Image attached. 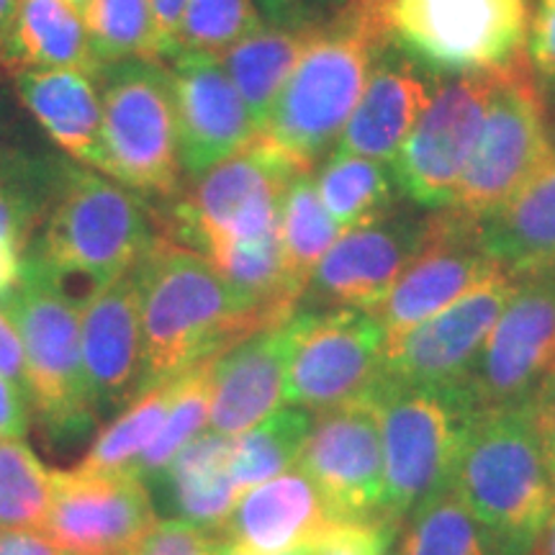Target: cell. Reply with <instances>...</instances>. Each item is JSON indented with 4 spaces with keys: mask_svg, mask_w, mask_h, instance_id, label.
<instances>
[{
    "mask_svg": "<svg viewBox=\"0 0 555 555\" xmlns=\"http://www.w3.org/2000/svg\"><path fill=\"white\" fill-rule=\"evenodd\" d=\"M134 273L142 317V388L176 378L255 332L283 324L242 296L204 255L165 234L152 240Z\"/></svg>",
    "mask_w": 555,
    "mask_h": 555,
    "instance_id": "obj_1",
    "label": "cell"
},
{
    "mask_svg": "<svg viewBox=\"0 0 555 555\" xmlns=\"http://www.w3.org/2000/svg\"><path fill=\"white\" fill-rule=\"evenodd\" d=\"M391 44L388 0H345L327 26L311 37L255 139L296 170L314 172L343 134L376 60Z\"/></svg>",
    "mask_w": 555,
    "mask_h": 555,
    "instance_id": "obj_2",
    "label": "cell"
},
{
    "mask_svg": "<svg viewBox=\"0 0 555 555\" xmlns=\"http://www.w3.org/2000/svg\"><path fill=\"white\" fill-rule=\"evenodd\" d=\"M155 237L150 208L134 191L69 163L29 255L44 262L82 309L99 291L127 275Z\"/></svg>",
    "mask_w": 555,
    "mask_h": 555,
    "instance_id": "obj_3",
    "label": "cell"
},
{
    "mask_svg": "<svg viewBox=\"0 0 555 555\" xmlns=\"http://www.w3.org/2000/svg\"><path fill=\"white\" fill-rule=\"evenodd\" d=\"M450 489L509 555H527L555 509L532 406L474 414Z\"/></svg>",
    "mask_w": 555,
    "mask_h": 555,
    "instance_id": "obj_4",
    "label": "cell"
},
{
    "mask_svg": "<svg viewBox=\"0 0 555 555\" xmlns=\"http://www.w3.org/2000/svg\"><path fill=\"white\" fill-rule=\"evenodd\" d=\"M367 399L380 425L386 517L401 525L450 489L474 409L457 386L376 384Z\"/></svg>",
    "mask_w": 555,
    "mask_h": 555,
    "instance_id": "obj_5",
    "label": "cell"
},
{
    "mask_svg": "<svg viewBox=\"0 0 555 555\" xmlns=\"http://www.w3.org/2000/svg\"><path fill=\"white\" fill-rule=\"evenodd\" d=\"M0 309L24 343L31 380V409L52 435H69L93 422L80 352V307L44 262L26 253L16 286L0 296Z\"/></svg>",
    "mask_w": 555,
    "mask_h": 555,
    "instance_id": "obj_6",
    "label": "cell"
},
{
    "mask_svg": "<svg viewBox=\"0 0 555 555\" xmlns=\"http://www.w3.org/2000/svg\"><path fill=\"white\" fill-rule=\"evenodd\" d=\"M530 0H388L391 39L429 75L499 73L525 60Z\"/></svg>",
    "mask_w": 555,
    "mask_h": 555,
    "instance_id": "obj_7",
    "label": "cell"
},
{
    "mask_svg": "<svg viewBox=\"0 0 555 555\" xmlns=\"http://www.w3.org/2000/svg\"><path fill=\"white\" fill-rule=\"evenodd\" d=\"M553 155L551 106L525 57L499 73L481 137L450 208L457 217L481 224Z\"/></svg>",
    "mask_w": 555,
    "mask_h": 555,
    "instance_id": "obj_8",
    "label": "cell"
},
{
    "mask_svg": "<svg viewBox=\"0 0 555 555\" xmlns=\"http://www.w3.org/2000/svg\"><path fill=\"white\" fill-rule=\"evenodd\" d=\"M294 165L255 139L249 147L219 163L170 208L165 237L198 255L229 242L258 240L275 232L281 201Z\"/></svg>",
    "mask_w": 555,
    "mask_h": 555,
    "instance_id": "obj_9",
    "label": "cell"
},
{
    "mask_svg": "<svg viewBox=\"0 0 555 555\" xmlns=\"http://www.w3.org/2000/svg\"><path fill=\"white\" fill-rule=\"evenodd\" d=\"M103 127L114 172L131 191L180 193L178 127L170 73L163 62L127 60L101 73Z\"/></svg>",
    "mask_w": 555,
    "mask_h": 555,
    "instance_id": "obj_10",
    "label": "cell"
},
{
    "mask_svg": "<svg viewBox=\"0 0 555 555\" xmlns=\"http://www.w3.org/2000/svg\"><path fill=\"white\" fill-rule=\"evenodd\" d=\"M555 378V273L517 278L494 330L457 384L478 412L532 406Z\"/></svg>",
    "mask_w": 555,
    "mask_h": 555,
    "instance_id": "obj_11",
    "label": "cell"
},
{
    "mask_svg": "<svg viewBox=\"0 0 555 555\" xmlns=\"http://www.w3.org/2000/svg\"><path fill=\"white\" fill-rule=\"evenodd\" d=\"M283 404L309 412L360 401L378 384L386 330L376 311L298 309Z\"/></svg>",
    "mask_w": 555,
    "mask_h": 555,
    "instance_id": "obj_12",
    "label": "cell"
},
{
    "mask_svg": "<svg viewBox=\"0 0 555 555\" xmlns=\"http://www.w3.org/2000/svg\"><path fill=\"white\" fill-rule=\"evenodd\" d=\"M499 73L437 82L425 111L393 157L397 189L420 211H446L455 204L463 172L481 137L486 111L494 99Z\"/></svg>",
    "mask_w": 555,
    "mask_h": 555,
    "instance_id": "obj_13",
    "label": "cell"
},
{
    "mask_svg": "<svg viewBox=\"0 0 555 555\" xmlns=\"http://www.w3.org/2000/svg\"><path fill=\"white\" fill-rule=\"evenodd\" d=\"M429 217L393 206L345 229L311 273L298 309L376 311L429 237Z\"/></svg>",
    "mask_w": 555,
    "mask_h": 555,
    "instance_id": "obj_14",
    "label": "cell"
},
{
    "mask_svg": "<svg viewBox=\"0 0 555 555\" xmlns=\"http://www.w3.org/2000/svg\"><path fill=\"white\" fill-rule=\"evenodd\" d=\"M296 468L309 476L339 522L388 519L380 425L367 397L319 412Z\"/></svg>",
    "mask_w": 555,
    "mask_h": 555,
    "instance_id": "obj_15",
    "label": "cell"
},
{
    "mask_svg": "<svg viewBox=\"0 0 555 555\" xmlns=\"http://www.w3.org/2000/svg\"><path fill=\"white\" fill-rule=\"evenodd\" d=\"M517 288L506 270L416 327L386 337L378 384L457 386Z\"/></svg>",
    "mask_w": 555,
    "mask_h": 555,
    "instance_id": "obj_16",
    "label": "cell"
},
{
    "mask_svg": "<svg viewBox=\"0 0 555 555\" xmlns=\"http://www.w3.org/2000/svg\"><path fill=\"white\" fill-rule=\"evenodd\" d=\"M150 486L134 474L54 470L44 535L69 555L137 551L157 522Z\"/></svg>",
    "mask_w": 555,
    "mask_h": 555,
    "instance_id": "obj_17",
    "label": "cell"
},
{
    "mask_svg": "<svg viewBox=\"0 0 555 555\" xmlns=\"http://www.w3.org/2000/svg\"><path fill=\"white\" fill-rule=\"evenodd\" d=\"M165 65L176 103L178 157L185 176L201 178L255 142L258 129L221 57L183 50Z\"/></svg>",
    "mask_w": 555,
    "mask_h": 555,
    "instance_id": "obj_18",
    "label": "cell"
},
{
    "mask_svg": "<svg viewBox=\"0 0 555 555\" xmlns=\"http://www.w3.org/2000/svg\"><path fill=\"white\" fill-rule=\"evenodd\" d=\"M502 270L478 245L474 221L457 217L453 208L433 211L425 247L376 309L386 337L416 327Z\"/></svg>",
    "mask_w": 555,
    "mask_h": 555,
    "instance_id": "obj_19",
    "label": "cell"
},
{
    "mask_svg": "<svg viewBox=\"0 0 555 555\" xmlns=\"http://www.w3.org/2000/svg\"><path fill=\"white\" fill-rule=\"evenodd\" d=\"M82 376L93 414L142 391V317L134 268L80 309Z\"/></svg>",
    "mask_w": 555,
    "mask_h": 555,
    "instance_id": "obj_20",
    "label": "cell"
},
{
    "mask_svg": "<svg viewBox=\"0 0 555 555\" xmlns=\"http://www.w3.org/2000/svg\"><path fill=\"white\" fill-rule=\"evenodd\" d=\"M339 519L304 470L291 468L240 496L224 525L221 540L253 555L301 551L335 530Z\"/></svg>",
    "mask_w": 555,
    "mask_h": 555,
    "instance_id": "obj_21",
    "label": "cell"
},
{
    "mask_svg": "<svg viewBox=\"0 0 555 555\" xmlns=\"http://www.w3.org/2000/svg\"><path fill=\"white\" fill-rule=\"evenodd\" d=\"M291 319L255 332L214 360L211 433L242 435L283 406L294 339Z\"/></svg>",
    "mask_w": 555,
    "mask_h": 555,
    "instance_id": "obj_22",
    "label": "cell"
},
{
    "mask_svg": "<svg viewBox=\"0 0 555 555\" xmlns=\"http://www.w3.org/2000/svg\"><path fill=\"white\" fill-rule=\"evenodd\" d=\"M433 90L427 69L391 44L373 65L363 95L347 119L335 150L378 159L391 168Z\"/></svg>",
    "mask_w": 555,
    "mask_h": 555,
    "instance_id": "obj_23",
    "label": "cell"
},
{
    "mask_svg": "<svg viewBox=\"0 0 555 555\" xmlns=\"http://www.w3.org/2000/svg\"><path fill=\"white\" fill-rule=\"evenodd\" d=\"M18 99L60 150L90 170L111 178V152L103 127V103L95 78L82 69H24Z\"/></svg>",
    "mask_w": 555,
    "mask_h": 555,
    "instance_id": "obj_24",
    "label": "cell"
},
{
    "mask_svg": "<svg viewBox=\"0 0 555 555\" xmlns=\"http://www.w3.org/2000/svg\"><path fill=\"white\" fill-rule=\"evenodd\" d=\"M476 232L483 253L509 275L555 273V155Z\"/></svg>",
    "mask_w": 555,
    "mask_h": 555,
    "instance_id": "obj_25",
    "label": "cell"
},
{
    "mask_svg": "<svg viewBox=\"0 0 555 555\" xmlns=\"http://www.w3.org/2000/svg\"><path fill=\"white\" fill-rule=\"evenodd\" d=\"M232 435L201 433L147 486H159L180 522L219 532L242 491L232 476Z\"/></svg>",
    "mask_w": 555,
    "mask_h": 555,
    "instance_id": "obj_26",
    "label": "cell"
},
{
    "mask_svg": "<svg viewBox=\"0 0 555 555\" xmlns=\"http://www.w3.org/2000/svg\"><path fill=\"white\" fill-rule=\"evenodd\" d=\"M3 73L16 78L24 69H82L101 78L90 31L82 13L67 0H21L13 29L0 52Z\"/></svg>",
    "mask_w": 555,
    "mask_h": 555,
    "instance_id": "obj_27",
    "label": "cell"
},
{
    "mask_svg": "<svg viewBox=\"0 0 555 555\" xmlns=\"http://www.w3.org/2000/svg\"><path fill=\"white\" fill-rule=\"evenodd\" d=\"M314 34L262 26L221 54V62H224L229 78L237 86L258 134L268 124L278 95L296 69L301 54L307 52Z\"/></svg>",
    "mask_w": 555,
    "mask_h": 555,
    "instance_id": "obj_28",
    "label": "cell"
},
{
    "mask_svg": "<svg viewBox=\"0 0 555 555\" xmlns=\"http://www.w3.org/2000/svg\"><path fill=\"white\" fill-rule=\"evenodd\" d=\"M391 555H509V551L453 489H446L399 525Z\"/></svg>",
    "mask_w": 555,
    "mask_h": 555,
    "instance_id": "obj_29",
    "label": "cell"
},
{
    "mask_svg": "<svg viewBox=\"0 0 555 555\" xmlns=\"http://www.w3.org/2000/svg\"><path fill=\"white\" fill-rule=\"evenodd\" d=\"M314 180L319 198L343 232L397 206V180L388 165L378 159L335 150Z\"/></svg>",
    "mask_w": 555,
    "mask_h": 555,
    "instance_id": "obj_30",
    "label": "cell"
},
{
    "mask_svg": "<svg viewBox=\"0 0 555 555\" xmlns=\"http://www.w3.org/2000/svg\"><path fill=\"white\" fill-rule=\"evenodd\" d=\"M178 378L180 376L165 378L142 388L124 406V412L101 429L86 457L75 468L82 474H131L134 463L159 435V427L176 397Z\"/></svg>",
    "mask_w": 555,
    "mask_h": 555,
    "instance_id": "obj_31",
    "label": "cell"
},
{
    "mask_svg": "<svg viewBox=\"0 0 555 555\" xmlns=\"http://www.w3.org/2000/svg\"><path fill=\"white\" fill-rule=\"evenodd\" d=\"M343 229L335 224L319 198L314 172H296L281 201L278 237L291 283L307 291V283L324 253L335 245Z\"/></svg>",
    "mask_w": 555,
    "mask_h": 555,
    "instance_id": "obj_32",
    "label": "cell"
},
{
    "mask_svg": "<svg viewBox=\"0 0 555 555\" xmlns=\"http://www.w3.org/2000/svg\"><path fill=\"white\" fill-rule=\"evenodd\" d=\"M314 420L317 414L309 409L283 404L247 433L234 435L232 476L242 494L296 468Z\"/></svg>",
    "mask_w": 555,
    "mask_h": 555,
    "instance_id": "obj_33",
    "label": "cell"
},
{
    "mask_svg": "<svg viewBox=\"0 0 555 555\" xmlns=\"http://www.w3.org/2000/svg\"><path fill=\"white\" fill-rule=\"evenodd\" d=\"M86 24L101 73L127 60L165 62L168 57L150 0H93Z\"/></svg>",
    "mask_w": 555,
    "mask_h": 555,
    "instance_id": "obj_34",
    "label": "cell"
},
{
    "mask_svg": "<svg viewBox=\"0 0 555 555\" xmlns=\"http://www.w3.org/2000/svg\"><path fill=\"white\" fill-rule=\"evenodd\" d=\"M217 358H208L204 363L180 373L176 397H172V404L163 427H159V435L134 463V468H131V474L142 478L144 483L155 481L170 466L172 457L189 446L193 437H198L208 427V416H211L214 360Z\"/></svg>",
    "mask_w": 555,
    "mask_h": 555,
    "instance_id": "obj_35",
    "label": "cell"
},
{
    "mask_svg": "<svg viewBox=\"0 0 555 555\" xmlns=\"http://www.w3.org/2000/svg\"><path fill=\"white\" fill-rule=\"evenodd\" d=\"M54 496L50 470L24 440H0V530H44Z\"/></svg>",
    "mask_w": 555,
    "mask_h": 555,
    "instance_id": "obj_36",
    "label": "cell"
},
{
    "mask_svg": "<svg viewBox=\"0 0 555 555\" xmlns=\"http://www.w3.org/2000/svg\"><path fill=\"white\" fill-rule=\"evenodd\" d=\"M262 13L255 0H191L178 31L180 52L221 54L262 29Z\"/></svg>",
    "mask_w": 555,
    "mask_h": 555,
    "instance_id": "obj_37",
    "label": "cell"
},
{
    "mask_svg": "<svg viewBox=\"0 0 555 555\" xmlns=\"http://www.w3.org/2000/svg\"><path fill=\"white\" fill-rule=\"evenodd\" d=\"M397 532L399 525L388 519L337 525L327 535L304 547L301 555H391Z\"/></svg>",
    "mask_w": 555,
    "mask_h": 555,
    "instance_id": "obj_38",
    "label": "cell"
},
{
    "mask_svg": "<svg viewBox=\"0 0 555 555\" xmlns=\"http://www.w3.org/2000/svg\"><path fill=\"white\" fill-rule=\"evenodd\" d=\"M214 538L180 519H163L144 535L134 555H211Z\"/></svg>",
    "mask_w": 555,
    "mask_h": 555,
    "instance_id": "obj_39",
    "label": "cell"
},
{
    "mask_svg": "<svg viewBox=\"0 0 555 555\" xmlns=\"http://www.w3.org/2000/svg\"><path fill=\"white\" fill-rule=\"evenodd\" d=\"M525 54L540 86L555 88V0H535Z\"/></svg>",
    "mask_w": 555,
    "mask_h": 555,
    "instance_id": "obj_40",
    "label": "cell"
},
{
    "mask_svg": "<svg viewBox=\"0 0 555 555\" xmlns=\"http://www.w3.org/2000/svg\"><path fill=\"white\" fill-rule=\"evenodd\" d=\"M0 376L13 388H18L31 404V380H29V363H26L24 343H21L18 330L0 309Z\"/></svg>",
    "mask_w": 555,
    "mask_h": 555,
    "instance_id": "obj_41",
    "label": "cell"
},
{
    "mask_svg": "<svg viewBox=\"0 0 555 555\" xmlns=\"http://www.w3.org/2000/svg\"><path fill=\"white\" fill-rule=\"evenodd\" d=\"M29 399L0 376V440H24L29 433Z\"/></svg>",
    "mask_w": 555,
    "mask_h": 555,
    "instance_id": "obj_42",
    "label": "cell"
},
{
    "mask_svg": "<svg viewBox=\"0 0 555 555\" xmlns=\"http://www.w3.org/2000/svg\"><path fill=\"white\" fill-rule=\"evenodd\" d=\"M532 425H535L547 474H551L555 486V378L543 388V393L532 404Z\"/></svg>",
    "mask_w": 555,
    "mask_h": 555,
    "instance_id": "obj_43",
    "label": "cell"
},
{
    "mask_svg": "<svg viewBox=\"0 0 555 555\" xmlns=\"http://www.w3.org/2000/svg\"><path fill=\"white\" fill-rule=\"evenodd\" d=\"M189 3L191 0H150V9H152V16H155L159 39H163L165 54H168L165 62H168L172 54L180 52L178 31H180V24H183V16H185V9H189Z\"/></svg>",
    "mask_w": 555,
    "mask_h": 555,
    "instance_id": "obj_44",
    "label": "cell"
},
{
    "mask_svg": "<svg viewBox=\"0 0 555 555\" xmlns=\"http://www.w3.org/2000/svg\"><path fill=\"white\" fill-rule=\"evenodd\" d=\"M24 253L26 249L21 247L9 232L0 229V296L16 286L21 270H24Z\"/></svg>",
    "mask_w": 555,
    "mask_h": 555,
    "instance_id": "obj_45",
    "label": "cell"
},
{
    "mask_svg": "<svg viewBox=\"0 0 555 555\" xmlns=\"http://www.w3.org/2000/svg\"><path fill=\"white\" fill-rule=\"evenodd\" d=\"M527 555H555V509L553 515L547 517L545 527L540 530V535L535 538V543H532Z\"/></svg>",
    "mask_w": 555,
    "mask_h": 555,
    "instance_id": "obj_46",
    "label": "cell"
},
{
    "mask_svg": "<svg viewBox=\"0 0 555 555\" xmlns=\"http://www.w3.org/2000/svg\"><path fill=\"white\" fill-rule=\"evenodd\" d=\"M18 3L21 0H0V52H3L5 39H9V34L13 29V21H16V13H18Z\"/></svg>",
    "mask_w": 555,
    "mask_h": 555,
    "instance_id": "obj_47",
    "label": "cell"
},
{
    "mask_svg": "<svg viewBox=\"0 0 555 555\" xmlns=\"http://www.w3.org/2000/svg\"><path fill=\"white\" fill-rule=\"evenodd\" d=\"M301 553H304V547H301V551H294V553H283V555H301ZM211 555H253V553L242 551V547L232 545V543H227V540H221V538H214Z\"/></svg>",
    "mask_w": 555,
    "mask_h": 555,
    "instance_id": "obj_48",
    "label": "cell"
},
{
    "mask_svg": "<svg viewBox=\"0 0 555 555\" xmlns=\"http://www.w3.org/2000/svg\"><path fill=\"white\" fill-rule=\"evenodd\" d=\"M69 5H73L75 11L78 13H82V18H86V13H88V9H90V3H93V0H67Z\"/></svg>",
    "mask_w": 555,
    "mask_h": 555,
    "instance_id": "obj_49",
    "label": "cell"
},
{
    "mask_svg": "<svg viewBox=\"0 0 555 555\" xmlns=\"http://www.w3.org/2000/svg\"><path fill=\"white\" fill-rule=\"evenodd\" d=\"M551 90H553V101H547V103H553V114H551L553 121L551 124H553V137H555V88H551Z\"/></svg>",
    "mask_w": 555,
    "mask_h": 555,
    "instance_id": "obj_50",
    "label": "cell"
},
{
    "mask_svg": "<svg viewBox=\"0 0 555 555\" xmlns=\"http://www.w3.org/2000/svg\"><path fill=\"white\" fill-rule=\"evenodd\" d=\"M99 555H134V551H119V553H99Z\"/></svg>",
    "mask_w": 555,
    "mask_h": 555,
    "instance_id": "obj_51",
    "label": "cell"
},
{
    "mask_svg": "<svg viewBox=\"0 0 555 555\" xmlns=\"http://www.w3.org/2000/svg\"><path fill=\"white\" fill-rule=\"evenodd\" d=\"M5 111H9V108H5L3 103H0V119H3V116H5Z\"/></svg>",
    "mask_w": 555,
    "mask_h": 555,
    "instance_id": "obj_52",
    "label": "cell"
},
{
    "mask_svg": "<svg viewBox=\"0 0 555 555\" xmlns=\"http://www.w3.org/2000/svg\"><path fill=\"white\" fill-rule=\"evenodd\" d=\"M0 73H3V67H0Z\"/></svg>",
    "mask_w": 555,
    "mask_h": 555,
    "instance_id": "obj_53",
    "label": "cell"
}]
</instances>
